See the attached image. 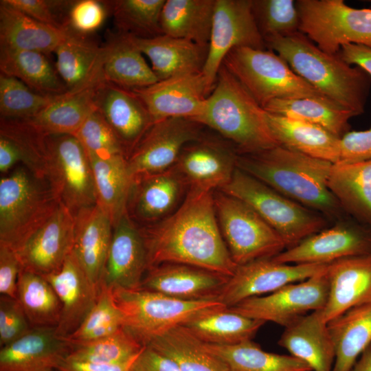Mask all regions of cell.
Here are the masks:
<instances>
[{
	"label": "cell",
	"instance_id": "obj_1",
	"mask_svg": "<svg viewBox=\"0 0 371 371\" xmlns=\"http://www.w3.org/2000/svg\"><path fill=\"white\" fill-rule=\"evenodd\" d=\"M140 230L147 270L164 263H178L230 277L238 267L219 228L213 191L189 188L173 213Z\"/></svg>",
	"mask_w": 371,
	"mask_h": 371
},
{
	"label": "cell",
	"instance_id": "obj_2",
	"mask_svg": "<svg viewBox=\"0 0 371 371\" xmlns=\"http://www.w3.org/2000/svg\"><path fill=\"white\" fill-rule=\"evenodd\" d=\"M333 165L281 146L236 159L238 168L335 223L346 214L328 187Z\"/></svg>",
	"mask_w": 371,
	"mask_h": 371
},
{
	"label": "cell",
	"instance_id": "obj_3",
	"mask_svg": "<svg viewBox=\"0 0 371 371\" xmlns=\"http://www.w3.org/2000/svg\"><path fill=\"white\" fill-rule=\"evenodd\" d=\"M265 41L299 76L333 102L357 115L364 112L371 78L363 69L348 64L339 53L324 52L300 31Z\"/></svg>",
	"mask_w": 371,
	"mask_h": 371
},
{
	"label": "cell",
	"instance_id": "obj_4",
	"mask_svg": "<svg viewBox=\"0 0 371 371\" xmlns=\"http://www.w3.org/2000/svg\"><path fill=\"white\" fill-rule=\"evenodd\" d=\"M193 120L217 132L238 154L279 146L268 126L266 111L223 65L202 113Z\"/></svg>",
	"mask_w": 371,
	"mask_h": 371
},
{
	"label": "cell",
	"instance_id": "obj_5",
	"mask_svg": "<svg viewBox=\"0 0 371 371\" xmlns=\"http://www.w3.org/2000/svg\"><path fill=\"white\" fill-rule=\"evenodd\" d=\"M222 65L262 108L274 100L297 98L315 99L341 107L299 76L271 49L236 47L227 54Z\"/></svg>",
	"mask_w": 371,
	"mask_h": 371
},
{
	"label": "cell",
	"instance_id": "obj_6",
	"mask_svg": "<svg viewBox=\"0 0 371 371\" xmlns=\"http://www.w3.org/2000/svg\"><path fill=\"white\" fill-rule=\"evenodd\" d=\"M60 202L48 183L25 166L0 180V244L16 251Z\"/></svg>",
	"mask_w": 371,
	"mask_h": 371
},
{
	"label": "cell",
	"instance_id": "obj_7",
	"mask_svg": "<svg viewBox=\"0 0 371 371\" xmlns=\"http://www.w3.org/2000/svg\"><path fill=\"white\" fill-rule=\"evenodd\" d=\"M112 292L123 316L122 328L143 346L173 326L226 307L216 300H183L141 289Z\"/></svg>",
	"mask_w": 371,
	"mask_h": 371
},
{
	"label": "cell",
	"instance_id": "obj_8",
	"mask_svg": "<svg viewBox=\"0 0 371 371\" xmlns=\"http://www.w3.org/2000/svg\"><path fill=\"white\" fill-rule=\"evenodd\" d=\"M219 190L250 205L283 239L286 249L326 227L328 221L236 167Z\"/></svg>",
	"mask_w": 371,
	"mask_h": 371
},
{
	"label": "cell",
	"instance_id": "obj_9",
	"mask_svg": "<svg viewBox=\"0 0 371 371\" xmlns=\"http://www.w3.org/2000/svg\"><path fill=\"white\" fill-rule=\"evenodd\" d=\"M213 196L221 234L237 265L271 258L286 249L281 236L247 203L219 190Z\"/></svg>",
	"mask_w": 371,
	"mask_h": 371
},
{
	"label": "cell",
	"instance_id": "obj_10",
	"mask_svg": "<svg viewBox=\"0 0 371 371\" xmlns=\"http://www.w3.org/2000/svg\"><path fill=\"white\" fill-rule=\"evenodd\" d=\"M299 31L324 52L337 54L349 44L371 47V9L343 0H297Z\"/></svg>",
	"mask_w": 371,
	"mask_h": 371
},
{
	"label": "cell",
	"instance_id": "obj_11",
	"mask_svg": "<svg viewBox=\"0 0 371 371\" xmlns=\"http://www.w3.org/2000/svg\"><path fill=\"white\" fill-rule=\"evenodd\" d=\"M45 179L60 203L75 216L97 203L92 166L84 148L72 135L46 137Z\"/></svg>",
	"mask_w": 371,
	"mask_h": 371
},
{
	"label": "cell",
	"instance_id": "obj_12",
	"mask_svg": "<svg viewBox=\"0 0 371 371\" xmlns=\"http://www.w3.org/2000/svg\"><path fill=\"white\" fill-rule=\"evenodd\" d=\"M326 269L305 280L289 284L267 295L248 298L228 308L249 318L286 328L325 306L328 293Z\"/></svg>",
	"mask_w": 371,
	"mask_h": 371
},
{
	"label": "cell",
	"instance_id": "obj_13",
	"mask_svg": "<svg viewBox=\"0 0 371 371\" xmlns=\"http://www.w3.org/2000/svg\"><path fill=\"white\" fill-rule=\"evenodd\" d=\"M236 47L266 49L252 0H216L206 61L202 73L212 90L227 54Z\"/></svg>",
	"mask_w": 371,
	"mask_h": 371
},
{
	"label": "cell",
	"instance_id": "obj_14",
	"mask_svg": "<svg viewBox=\"0 0 371 371\" xmlns=\"http://www.w3.org/2000/svg\"><path fill=\"white\" fill-rule=\"evenodd\" d=\"M203 126L185 117L154 122L126 158L133 181L172 168L184 146L202 135Z\"/></svg>",
	"mask_w": 371,
	"mask_h": 371
},
{
	"label": "cell",
	"instance_id": "obj_15",
	"mask_svg": "<svg viewBox=\"0 0 371 371\" xmlns=\"http://www.w3.org/2000/svg\"><path fill=\"white\" fill-rule=\"evenodd\" d=\"M328 265L287 264L271 258L238 265L216 301L232 307L250 297L269 294L289 284L305 280L323 271Z\"/></svg>",
	"mask_w": 371,
	"mask_h": 371
},
{
	"label": "cell",
	"instance_id": "obj_16",
	"mask_svg": "<svg viewBox=\"0 0 371 371\" xmlns=\"http://www.w3.org/2000/svg\"><path fill=\"white\" fill-rule=\"evenodd\" d=\"M272 258L287 264L329 265L347 257L371 253V232L344 218Z\"/></svg>",
	"mask_w": 371,
	"mask_h": 371
},
{
	"label": "cell",
	"instance_id": "obj_17",
	"mask_svg": "<svg viewBox=\"0 0 371 371\" xmlns=\"http://www.w3.org/2000/svg\"><path fill=\"white\" fill-rule=\"evenodd\" d=\"M131 90L144 104L154 122L170 117L195 120L212 91L202 71L172 76Z\"/></svg>",
	"mask_w": 371,
	"mask_h": 371
},
{
	"label": "cell",
	"instance_id": "obj_18",
	"mask_svg": "<svg viewBox=\"0 0 371 371\" xmlns=\"http://www.w3.org/2000/svg\"><path fill=\"white\" fill-rule=\"evenodd\" d=\"M74 229V216L60 203L16 251L21 269L41 276L58 271L72 252Z\"/></svg>",
	"mask_w": 371,
	"mask_h": 371
},
{
	"label": "cell",
	"instance_id": "obj_19",
	"mask_svg": "<svg viewBox=\"0 0 371 371\" xmlns=\"http://www.w3.org/2000/svg\"><path fill=\"white\" fill-rule=\"evenodd\" d=\"M238 154L229 142L201 135L184 146L174 166L189 188L213 191L230 181Z\"/></svg>",
	"mask_w": 371,
	"mask_h": 371
},
{
	"label": "cell",
	"instance_id": "obj_20",
	"mask_svg": "<svg viewBox=\"0 0 371 371\" xmlns=\"http://www.w3.org/2000/svg\"><path fill=\"white\" fill-rule=\"evenodd\" d=\"M147 271L144 238L127 212L113 226L102 286L139 289Z\"/></svg>",
	"mask_w": 371,
	"mask_h": 371
},
{
	"label": "cell",
	"instance_id": "obj_21",
	"mask_svg": "<svg viewBox=\"0 0 371 371\" xmlns=\"http://www.w3.org/2000/svg\"><path fill=\"white\" fill-rule=\"evenodd\" d=\"M188 187L175 166L135 179L126 212L134 222L142 223L144 226L157 223L176 210Z\"/></svg>",
	"mask_w": 371,
	"mask_h": 371
},
{
	"label": "cell",
	"instance_id": "obj_22",
	"mask_svg": "<svg viewBox=\"0 0 371 371\" xmlns=\"http://www.w3.org/2000/svg\"><path fill=\"white\" fill-rule=\"evenodd\" d=\"M229 278L191 265L164 263L146 271L140 289L183 300H216Z\"/></svg>",
	"mask_w": 371,
	"mask_h": 371
},
{
	"label": "cell",
	"instance_id": "obj_23",
	"mask_svg": "<svg viewBox=\"0 0 371 371\" xmlns=\"http://www.w3.org/2000/svg\"><path fill=\"white\" fill-rule=\"evenodd\" d=\"M71 350L54 326L34 327L1 347L0 371H58Z\"/></svg>",
	"mask_w": 371,
	"mask_h": 371
},
{
	"label": "cell",
	"instance_id": "obj_24",
	"mask_svg": "<svg viewBox=\"0 0 371 371\" xmlns=\"http://www.w3.org/2000/svg\"><path fill=\"white\" fill-rule=\"evenodd\" d=\"M95 105L122 144L126 157L154 123L133 91L106 81L97 91Z\"/></svg>",
	"mask_w": 371,
	"mask_h": 371
},
{
	"label": "cell",
	"instance_id": "obj_25",
	"mask_svg": "<svg viewBox=\"0 0 371 371\" xmlns=\"http://www.w3.org/2000/svg\"><path fill=\"white\" fill-rule=\"evenodd\" d=\"M328 298L319 310L328 323L356 306L371 302V253L342 258L327 266Z\"/></svg>",
	"mask_w": 371,
	"mask_h": 371
},
{
	"label": "cell",
	"instance_id": "obj_26",
	"mask_svg": "<svg viewBox=\"0 0 371 371\" xmlns=\"http://www.w3.org/2000/svg\"><path fill=\"white\" fill-rule=\"evenodd\" d=\"M43 276L61 302V315L56 330L59 337L66 338L78 328L93 308L101 289L91 282L72 252L58 271Z\"/></svg>",
	"mask_w": 371,
	"mask_h": 371
},
{
	"label": "cell",
	"instance_id": "obj_27",
	"mask_svg": "<svg viewBox=\"0 0 371 371\" xmlns=\"http://www.w3.org/2000/svg\"><path fill=\"white\" fill-rule=\"evenodd\" d=\"M72 254L91 282L101 289L113 225L109 215L97 203L74 216Z\"/></svg>",
	"mask_w": 371,
	"mask_h": 371
},
{
	"label": "cell",
	"instance_id": "obj_28",
	"mask_svg": "<svg viewBox=\"0 0 371 371\" xmlns=\"http://www.w3.org/2000/svg\"><path fill=\"white\" fill-rule=\"evenodd\" d=\"M128 36L144 56L149 59L158 80L203 70L208 45H201L164 34L150 38Z\"/></svg>",
	"mask_w": 371,
	"mask_h": 371
},
{
	"label": "cell",
	"instance_id": "obj_29",
	"mask_svg": "<svg viewBox=\"0 0 371 371\" xmlns=\"http://www.w3.org/2000/svg\"><path fill=\"white\" fill-rule=\"evenodd\" d=\"M278 344L307 364L312 371H333L335 347L328 324L319 310L286 327Z\"/></svg>",
	"mask_w": 371,
	"mask_h": 371
},
{
	"label": "cell",
	"instance_id": "obj_30",
	"mask_svg": "<svg viewBox=\"0 0 371 371\" xmlns=\"http://www.w3.org/2000/svg\"><path fill=\"white\" fill-rule=\"evenodd\" d=\"M69 30L54 51L55 68L67 91H75L104 79L105 46Z\"/></svg>",
	"mask_w": 371,
	"mask_h": 371
},
{
	"label": "cell",
	"instance_id": "obj_31",
	"mask_svg": "<svg viewBox=\"0 0 371 371\" xmlns=\"http://www.w3.org/2000/svg\"><path fill=\"white\" fill-rule=\"evenodd\" d=\"M269 129L279 146L314 158L339 161L341 137L321 126L266 111Z\"/></svg>",
	"mask_w": 371,
	"mask_h": 371
},
{
	"label": "cell",
	"instance_id": "obj_32",
	"mask_svg": "<svg viewBox=\"0 0 371 371\" xmlns=\"http://www.w3.org/2000/svg\"><path fill=\"white\" fill-rule=\"evenodd\" d=\"M102 79L83 88L58 95L43 110L24 120L41 134L74 135L87 117L96 109L95 98Z\"/></svg>",
	"mask_w": 371,
	"mask_h": 371
},
{
	"label": "cell",
	"instance_id": "obj_33",
	"mask_svg": "<svg viewBox=\"0 0 371 371\" xmlns=\"http://www.w3.org/2000/svg\"><path fill=\"white\" fill-rule=\"evenodd\" d=\"M68 25L43 23L0 2L1 47L35 51L46 55L54 52L69 32Z\"/></svg>",
	"mask_w": 371,
	"mask_h": 371
},
{
	"label": "cell",
	"instance_id": "obj_34",
	"mask_svg": "<svg viewBox=\"0 0 371 371\" xmlns=\"http://www.w3.org/2000/svg\"><path fill=\"white\" fill-rule=\"evenodd\" d=\"M328 187L344 212L371 230V159L333 164Z\"/></svg>",
	"mask_w": 371,
	"mask_h": 371
},
{
	"label": "cell",
	"instance_id": "obj_35",
	"mask_svg": "<svg viewBox=\"0 0 371 371\" xmlns=\"http://www.w3.org/2000/svg\"><path fill=\"white\" fill-rule=\"evenodd\" d=\"M327 324L335 351L333 371H350L371 345V302L352 307Z\"/></svg>",
	"mask_w": 371,
	"mask_h": 371
},
{
	"label": "cell",
	"instance_id": "obj_36",
	"mask_svg": "<svg viewBox=\"0 0 371 371\" xmlns=\"http://www.w3.org/2000/svg\"><path fill=\"white\" fill-rule=\"evenodd\" d=\"M105 48L102 73L106 82L135 89L158 81L144 54L128 35L119 33L108 42Z\"/></svg>",
	"mask_w": 371,
	"mask_h": 371
},
{
	"label": "cell",
	"instance_id": "obj_37",
	"mask_svg": "<svg viewBox=\"0 0 371 371\" xmlns=\"http://www.w3.org/2000/svg\"><path fill=\"white\" fill-rule=\"evenodd\" d=\"M173 361L181 371H231L221 358L182 324L155 338L148 346Z\"/></svg>",
	"mask_w": 371,
	"mask_h": 371
},
{
	"label": "cell",
	"instance_id": "obj_38",
	"mask_svg": "<svg viewBox=\"0 0 371 371\" xmlns=\"http://www.w3.org/2000/svg\"><path fill=\"white\" fill-rule=\"evenodd\" d=\"M216 0H166L160 25L162 34L208 45Z\"/></svg>",
	"mask_w": 371,
	"mask_h": 371
},
{
	"label": "cell",
	"instance_id": "obj_39",
	"mask_svg": "<svg viewBox=\"0 0 371 371\" xmlns=\"http://www.w3.org/2000/svg\"><path fill=\"white\" fill-rule=\"evenodd\" d=\"M1 74L14 77L33 91L46 95L67 91L47 55L35 51L0 47Z\"/></svg>",
	"mask_w": 371,
	"mask_h": 371
},
{
	"label": "cell",
	"instance_id": "obj_40",
	"mask_svg": "<svg viewBox=\"0 0 371 371\" xmlns=\"http://www.w3.org/2000/svg\"><path fill=\"white\" fill-rule=\"evenodd\" d=\"M265 323L225 307L201 314L182 325L205 344L231 346L252 340Z\"/></svg>",
	"mask_w": 371,
	"mask_h": 371
},
{
	"label": "cell",
	"instance_id": "obj_41",
	"mask_svg": "<svg viewBox=\"0 0 371 371\" xmlns=\"http://www.w3.org/2000/svg\"><path fill=\"white\" fill-rule=\"evenodd\" d=\"M95 183L97 204L110 216L114 226L126 212L133 179L126 157L89 158Z\"/></svg>",
	"mask_w": 371,
	"mask_h": 371
},
{
	"label": "cell",
	"instance_id": "obj_42",
	"mask_svg": "<svg viewBox=\"0 0 371 371\" xmlns=\"http://www.w3.org/2000/svg\"><path fill=\"white\" fill-rule=\"evenodd\" d=\"M17 300L31 328L58 325L61 302L51 284L43 276L21 269L17 280Z\"/></svg>",
	"mask_w": 371,
	"mask_h": 371
},
{
	"label": "cell",
	"instance_id": "obj_43",
	"mask_svg": "<svg viewBox=\"0 0 371 371\" xmlns=\"http://www.w3.org/2000/svg\"><path fill=\"white\" fill-rule=\"evenodd\" d=\"M205 345L231 369L237 371H312L295 357L267 352L252 340L231 346Z\"/></svg>",
	"mask_w": 371,
	"mask_h": 371
},
{
	"label": "cell",
	"instance_id": "obj_44",
	"mask_svg": "<svg viewBox=\"0 0 371 371\" xmlns=\"http://www.w3.org/2000/svg\"><path fill=\"white\" fill-rule=\"evenodd\" d=\"M263 109L271 113L321 126L341 138L349 132L350 120L357 116L352 111L312 98L274 100Z\"/></svg>",
	"mask_w": 371,
	"mask_h": 371
},
{
	"label": "cell",
	"instance_id": "obj_45",
	"mask_svg": "<svg viewBox=\"0 0 371 371\" xmlns=\"http://www.w3.org/2000/svg\"><path fill=\"white\" fill-rule=\"evenodd\" d=\"M166 0H118L108 2L120 34L139 38L163 34L160 19Z\"/></svg>",
	"mask_w": 371,
	"mask_h": 371
},
{
	"label": "cell",
	"instance_id": "obj_46",
	"mask_svg": "<svg viewBox=\"0 0 371 371\" xmlns=\"http://www.w3.org/2000/svg\"><path fill=\"white\" fill-rule=\"evenodd\" d=\"M144 347L122 328L110 335L71 345L66 359L102 364L123 363L133 360Z\"/></svg>",
	"mask_w": 371,
	"mask_h": 371
},
{
	"label": "cell",
	"instance_id": "obj_47",
	"mask_svg": "<svg viewBox=\"0 0 371 371\" xmlns=\"http://www.w3.org/2000/svg\"><path fill=\"white\" fill-rule=\"evenodd\" d=\"M123 326V316L112 289L102 286L97 301L78 328L65 339L71 345L110 335Z\"/></svg>",
	"mask_w": 371,
	"mask_h": 371
},
{
	"label": "cell",
	"instance_id": "obj_48",
	"mask_svg": "<svg viewBox=\"0 0 371 371\" xmlns=\"http://www.w3.org/2000/svg\"><path fill=\"white\" fill-rule=\"evenodd\" d=\"M0 135L16 147L21 162L36 177L45 179L47 161L46 137L24 120L1 118Z\"/></svg>",
	"mask_w": 371,
	"mask_h": 371
},
{
	"label": "cell",
	"instance_id": "obj_49",
	"mask_svg": "<svg viewBox=\"0 0 371 371\" xmlns=\"http://www.w3.org/2000/svg\"><path fill=\"white\" fill-rule=\"evenodd\" d=\"M56 95L37 93L20 80L0 74V114L1 118L27 120L33 117Z\"/></svg>",
	"mask_w": 371,
	"mask_h": 371
},
{
	"label": "cell",
	"instance_id": "obj_50",
	"mask_svg": "<svg viewBox=\"0 0 371 371\" xmlns=\"http://www.w3.org/2000/svg\"><path fill=\"white\" fill-rule=\"evenodd\" d=\"M252 10L264 39L299 31L300 15L293 0H252Z\"/></svg>",
	"mask_w": 371,
	"mask_h": 371
},
{
	"label": "cell",
	"instance_id": "obj_51",
	"mask_svg": "<svg viewBox=\"0 0 371 371\" xmlns=\"http://www.w3.org/2000/svg\"><path fill=\"white\" fill-rule=\"evenodd\" d=\"M74 136L89 158L126 157L118 137L97 109L87 117Z\"/></svg>",
	"mask_w": 371,
	"mask_h": 371
},
{
	"label": "cell",
	"instance_id": "obj_52",
	"mask_svg": "<svg viewBox=\"0 0 371 371\" xmlns=\"http://www.w3.org/2000/svg\"><path fill=\"white\" fill-rule=\"evenodd\" d=\"M104 4L97 0L74 1L67 12V25L74 32L82 35L95 32L105 20L106 9Z\"/></svg>",
	"mask_w": 371,
	"mask_h": 371
},
{
	"label": "cell",
	"instance_id": "obj_53",
	"mask_svg": "<svg viewBox=\"0 0 371 371\" xmlns=\"http://www.w3.org/2000/svg\"><path fill=\"white\" fill-rule=\"evenodd\" d=\"M31 328L28 319L17 299L0 297V346L16 340Z\"/></svg>",
	"mask_w": 371,
	"mask_h": 371
},
{
	"label": "cell",
	"instance_id": "obj_54",
	"mask_svg": "<svg viewBox=\"0 0 371 371\" xmlns=\"http://www.w3.org/2000/svg\"><path fill=\"white\" fill-rule=\"evenodd\" d=\"M31 18L45 24L64 27L67 23L61 19L63 11H69L73 2L54 0H1Z\"/></svg>",
	"mask_w": 371,
	"mask_h": 371
},
{
	"label": "cell",
	"instance_id": "obj_55",
	"mask_svg": "<svg viewBox=\"0 0 371 371\" xmlns=\"http://www.w3.org/2000/svg\"><path fill=\"white\" fill-rule=\"evenodd\" d=\"M371 159V127L364 131H352L341 138L339 162H357Z\"/></svg>",
	"mask_w": 371,
	"mask_h": 371
},
{
	"label": "cell",
	"instance_id": "obj_56",
	"mask_svg": "<svg viewBox=\"0 0 371 371\" xmlns=\"http://www.w3.org/2000/svg\"><path fill=\"white\" fill-rule=\"evenodd\" d=\"M21 269L16 252L0 244V293L1 295L17 299V280Z\"/></svg>",
	"mask_w": 371,
	"mask_h": 371
},
{
	"label": "cell",
	"instance_id": "obj_57",
	"mask_svg": "<svg viewBox=\"0 0 371 371\" xmlns=\"http://www.w3.org/2000/svg\"><path fill=\"white\" fill-rule=\"evenodd\" d=\"M128 371H181L170 359L150 346H144Z\"/></svg>",
	"mask_w": 371,
	"mask_h": 371
},
{
	"label": "cell",
	"instance_id": "obj_58",
	"mask_svg": "<svg viewBox=\"0 0 371 371\" xmlns=\"http://www.w3.org/2000/svg\"><path fill=\"white\" fill-rule=\"evenodd\" d=\"M339 54L348 64L355 65L371 78L370 47L355 44L346 45L341 47Z\"/></svg>",
	"mask_w": 371,
	"mask_h": 371
},
{
	"label": "cell",
	"instance_id": "obj_59",
	"mask_svg": "<svg viewBox=\"0 0 371 371\" xmlns=\"http://www.w3.org/2000/svg\"><path fill=\"white\" fill-rule=\"evenodd\" d=\"M134 359L118 364L78 362L65 359L58 368V371H128Z\"/></svg>",
	"mask_w": 371,
	"mask_h": 371
},
{
	"label": "cell",
	"instance_id": "obj_60",
	"mask_svg": "<svg viewBox=\"0 0 371 371\" xmlns=\"http://www.w3.org/2000/svg\"><path fill=\"white\" fill-rule=\"evenodd\" d=\"M21 162L19 153L13 142L0 135V171L6 173L17 163Z\"/></svg>",
	"mask_w": 371,
	"mask_h": 371
},
{
	"label": "cell",
	"instance_id": "obj_61",
	"mask_svg": "<svg viewBox=\"0 0 371 371\" xmlns=\"http://www.w3.org/2000/svg\"><path fill=\"white\" fill-rule=\"evenodd\" d=\"M350 371H371V345L361 354Z\"/></svg>",
	"mask_w": 371,
	"mask_h": 371
},
{
	"label": "cell",
	"instance_id": "obj_62",
	"mask_svg": "<svg viewBox=\"0 0 371 371\" xmlns=\"http://www.w3.org/2000/svg\"><path fill=\"white\" fill-rule=\"evenodd\" d=\"M231 371H237V370H235L232 369Z\"/></svg>",
	"mask_w": 371,
	"mask_h": 371
}]
</instances>
